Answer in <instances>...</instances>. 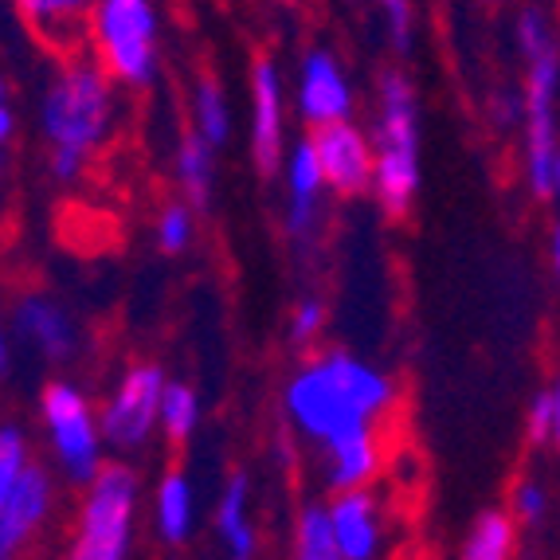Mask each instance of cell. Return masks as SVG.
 I'll return each mask as SVG.
<instances>
[{"label": "cell", "mask_w": 560, "mask_h": 560, "mask_svg": "<svg viewBox=\"0 0 560 560\" xmlns=\"http://www.w3.org/2000/svg\"><path fill=\"white\" fill-rule=\"evenodd\" d=\"M290 560H346L341 545L329 525L326 502H306L294 517V533H290Z\"/></svg>", "instance_id": "cell-21"}, {"label": "cell", "mask_w": 560, "mask_h": 560, "mask_svg": "<svg viewBox=\"0 0 560 560\" xmlns=\"http://www.w3.org/2000/svg\"><path fill=\"white\" fill-rule=\"evenodd\" d=\"M552 267H557V279H560V224L552 228Z\"/></svg>", "instance_id": "cell-36"}, {"label": "cell", "mask_w": 560, "mask_h": 560, "mask_svg": "<svg viewBox=\"0 0 560 560\" xmlns=\"http://www.w3.org/2000/svg\"><path fill=\"white\" fill-rule=\"evenodd\" d=\"M490 110H494V121L498 126H517V130H522V86H517V91H510V86H505V91H498L494 94V103H490Z\"/></svg>", "instance_id": "cell-31"}, {"label": "cell", "mask_w": 560, "mask_h": 560, "mask_svg": "<svg viewBox=\"0 0 560 560\" xmlns=\"http://www.w3.org/2000/svg\"><path fill=\"white\" fill-rule=\"evenodd\" d=\"M282 180H287V208H282V224L287 235L294 240H310L314 228H318L322 215V197H326V177H322L318 153H314V141L299 138L282 158Z\"/></svg>", "instance_id": "cell-14"}, {"label": "cell", "mask_w": 560, "mask_h": 560, "mask_svg": "<svg viewBox=\"0 0 560 560\" xmlns=\"http://www.w3.org/2000/svg\"><path fill=\"white\" fill-rule=\"evenodd\" d=\"M420 98L400 67L376 79L373 118V197L384 215L404 220L420 197Z\"/></svg>", "instance_id": "cell-4"}, {"label": "cell", "mask_w": 560, "mask_h": 560, "mask_svg": "<svg viewBox=\"0 0 560 560\" xmlns=\"http://www.w3.org/2000/svg\"><path fill=\"white\" fill-rule=\"evenodd\" d=\"M215 537L224 545L228 560H255L259 533L252 522V478L235 470L228 475L224 490L215 498Z\"/></svg>", "instance_id": "cell-18"}, {"label": "cell", "mask_w": 560, "mask_h": 560, "mask_svg": "<svg viewBox=\"0 0 560 560\" xmlns=\"http://www.w3.org/2000/svg\"><path fill=\"white\" fill-rule=\"evenodd\" d=\"M318 455H322V478H326L329 494L373 486L376 475H381V435H376V428L353 431L346 440L326 443Z\"/></svg>", "instance_id": "cell-16"}, {"label": "cell", "mask_w": 560, "mask_h": 560, "mask_svg": "<svg viewBox=\"0 0 560 560\" xmlns=\"http://www.w3.org/2000/svg\"><path fill=\"white\" fill-rule=\"evenodd\" d=\"M549 396H552V443H560V376L549 388Z\"/></svg>", "instance_id": "cell-34"}, {"label": "cell", "mask_w": 560, "mask_h": 560, "mask_svg": "<svg viewBox=\"0 0 560 560\" xmlns=\"http://www.w3.org/2000/svg\"><path fill=\"white\" fill-rule=\"evenodd\" d=\"M39 420L67 482L91 486L94 475L106 467V440L98 411L91 408L83 388L71 381H51L39 396Z\"/></svg>", "instance_id": "cell-7"}, {"label": "cell", "mask_w": 560, "mask_h": 560, "mask_svg": "<svg viewBox=\"0 0 560 560\" xmlns=\"http://www.w3.org/2000/svg\"><path fill=\"white\" fill-rule=\"evenodd\" d=\"M334 537L346 552V560H381L384 552V505L381 498L361 486V490H341L326 502Z\"/></svg>", "instance_id": "cell-13"}, {"label": "cell", "mask_w": 560, "mask_h": 560, "mask_svg": "<svg viewBox=\"0 0 560 560\" xmlns=\"http://www.w3.org/2000/svg\"><path fill=\"white\" fill-rule=\"evenodd\" d=\"M549 514V490H545L537 478H525V482L514 486V517L525 525H537Z\"/></svg>", "instance_id": "cell-29"}, {"label": "cell", "mask_w": 560, "mask_h": 560, "mask_svg": "<svg viewBox=\"0 0 560 560\" xmlns=\"http://www.w3.org/2000/svg\"><path fill=\"white\" fill-rule=\"evenodd\" d=\"M177 185H180V200L205 212L208 200H212V185H215V150L200 138L197 130H185L177 141Z\"/></svg>", "instance_id": "cell-20"}, {"label": "cell", "mask_w": 560, "mask_h": 560, "mask_svg": "<svg viewBox=\"0 0 560 560\" xmlns=\"http://www.w3.org/2000/svg\"><path fill=\"white\" fill-rule=\"evenodd\" d=\"M549 197H557V200H560V153H557V161H552V177H549Z\"/></svg>", "instance_id": "cell-35"}, {"label": "cell", "mask_w": 560, "mask_h": 560, "mask_svg": "<svg viewBox=\"0 0 560 560\" xmlns=\"http://www.w3.org/2000/svg\"><path fill=\"white\" fill-rule=\"evenodd\" d=\"M192 130H197L212 150L228 145V138H232V106H228V91H224V83H220L215 75H208V71L197 79V86H192Z\"/></svg>", "instance_id": "cell-22"}, {"label": "cell", "mask_w": 560, "mask_h": 560, "mask_svg": "<svg viewBox=\"0 0 560 560\" xmlns=\"http://www.w3.org/2000/svg\"><path fill=\"white\" fill-rule=\"evenodd\" d=\"M287 158V91L279 63L267 56L252 67V161L259 173H279Z\"/></svg>", "instance_id": "cell-12"}, {"label": "cell", "mask_w": 560, "mask_h": 560, "mask_svg": "<svg viewBox=\"0 0 560 560\" xmlns=\"http://www.w3.org/2000/svg\"><path fill=\"white\" fill-rule=\"evenodd\" d=\"M200 416H205V404H200V393L185 381H168L165 396H161V416H158V431H165V440L173 447L188 443L197 435Z\"/></svg>", "instance_id": "cell-24"}, {"label": "cell", "mask_w": 560, "mask_h": 560, "mask_svg": "<svg viewBox=\"0 0 560 560\" xmlns=\"http://www.w3.org/2000/svg\"><path fill=\"white\" fill-rule=\"evenodd\" d=\"M525 431H529V440H537V443L552 440V396L549 393L533 396L529 416H525Z\"/></svg>", "instance_id": "cell-30"}, {"label": "cell", "mask_w": 560, "mask_h": 560, "mask_svg": "<svg viewBox=\"0 0 560 560\" xmlns=\"http://www.w3.org/2000/svg\"><path fill=\"white\" fill-rule=\"evenodd\" d=\"M12 133H16V114H12L9 106H0V150L12 141Z\"/></svg>", "instance_id": "cell-33"}, {"label": "cell", "mask_w": 560, "mask_h": 560, "mask_svg": "<svg viewBox=\"0 0 560 560\" xmlns=\"http://www.w3.org/2000/svg\"><path fill=\"white\" fill-rule=\"evenodd\" d=\"M153 525L165 545H185L197 529V486L185 470H165L153 494Z\"/></svg>", "instance_id": "cell-19"}, {"label": "cell", "mask_w": 560, "mask_h": 560, "mask_svg": "<svg viewBox=\"0 0 560 560\" xmlns=\"http://www.w3.org/2000/svg\"><path fill=\"white\" fill-rule=\"evenodd\" d=\"M294 110L310 130L329 126V121H349L357 110V91L349 83L346 63L329 47H310L299 59L294 75Z\"/></svg>", "instance_id": "cell-9"}, {"label": "cell", "mask_w": 560, "mask_h": 560, "mask_svg": "<svg viewBox=\"0 0 560 560\" xmlns=\"http://www.w3.org/2000/svg\"><path fill=\"white\" fill-rule=\"evenodd\" d=\"M478 4H498V0H478Z\"/></svg>", "instance_id": "cell-39"}, {"label": "cell", "mask_w": 560, "mask_h": 560, "mask_svg": "<svg viewBox=\"0 0 560 560\" xmlns=\"http://www.w3.org/2000/svg\"><path fill=\"white\" fill-rule=\"evenodd\" d=\"M514 44L522 56V141L525 177L537 197H549L552 161L560 153V36L541 4L517 12Z\"/></svg>", "instance_id": "cell-3"}, {"label": "cell", "mask_w": 560, "mask_h": 560, "mask_svg": "<svg viewBox=\"0 0 560 560\" xmlns=\"http://www.w3.org/2000/svg\"><path fill=\"white\" fill-rule=\"evenodd\" d=\"M396 381L349 349H322L290 373L282 416L302 443L326 447L353 431H373L396 408Z\"/></svg>", "instance_id": "cell-1"}, {"label": "cell", "mask_w": 560, "mask_h": 560, "mask_svg": "<svg viewBox=\"0 0 560 560\" xmlns=\"http://www.w3.org/2000/svg\"><path fill=\"white\" fill-rule=\"evenodd\" d=\"M9 322L16 346L32 349L44 364H67L79 353V326L71 318V310L44 290L20 294Z\"/></svg>", "instance_id": "cell-11"}, {"label": "cell", "mask_w": 560, "mask_h": 560, "mask_svg": "<svg viewBox=\"0 0 560 560\" xmlns=\"http://www.w3.org/2000/svg\"><path fill=\"white\" fill-rule=\"evenodd\" d=\"M114 130V79L98 59H67L39 98V138L59 185H75Z\"/></svg>", "instance_id": "cell-2"}, {"label": "cell", "mask_w": 560, "mask_h": 560, "mask_svg": "<svg viewBox=\"0 0 560 560\" xmlns=\"http://www.w3.org/2000/svg\"><path fill=\"white\" fill-rule=\"evenodd\" d=\"M310 141H314V153H318L329 192L346 200L373 192V138L353 118L310 130Z\"/></svg>", "instance_id": "cell-10"}, {"label": "cell", "mask_w": 560, "mask_h": 560, "mask_svg": "<svg viewBox=\"0 0 560 560\" xmlns=\"http://www.w3.org/2000/svg\"><path fill=\"white\" fill-rule=\"evenodd\" d=\"M56 502V486L51 475L36 463H28V470L20 475L16 490L9 494L4 510H0V560H16L20 549L39 533V525L51 514Z\"/></svg>", "instance_id": "cell-15"}, {"label": "cell", "mask_w": 560, "mask_h": 560, "mask_svg": "<svg viewBox=\"0 0 560 560\" xmlns=\"http://www.w3.org/2000/svg\"><path fill=\"white\" fill-rule=\"evenodd\" d=\"M384 20V36L393 44L396 56H408L416 44V4L411 0H373Z\"/></svg>", "instance_id": "cell-27"}, {"label": "cell", "mask_w": 560, "mask_h": 560, "mask_svg": "<svg viewBox=\"0 0 560 560\" xmlns=\"http://www.w3.org/2000/svg\"><path fill=\"white\" fill-rule=\"evenodd\" d=\"M75 537L67 560H126L138 525L141 482L126 463H106L91 486H83Z\"/></svg>", "instance_id": "cell-6"}, {"label": "cell", "mask_w": 560, "mask_h": 560, "mask_svg": "<svg viewBox=\"0 0 560 560\" xmlns=\"http://www.w3.org/2000/svg\"><path fill=\"white\" fill-rule=\"evenodd\" d=\"M28 435L20 423H0V510L9 502V494L16 490L20 475L28 470Z\"/></svg>", "instance_id": "cell-26"}, {"label": "cell", "mask_w": 560, "mask_h": 560, "mask_svg": "<svg viewBox=\"0 0 560 560\" xmlns=\"http://www.w3.org/2000/svg\"><path fill=\"white\" fill-rule=\"evenodd\" d=\"M94 59L114 83L145 91L161 71V16L153 0H98L91 16Z\"/></svg>", "instance_id": "cell-5"}, {"label": "cell", "mask_w": 560, "mask_h": 560, "mask_svg": "<svg viewBox=\"0 0 560 560\" xmlns=\"http://www.w3.org/2000/svg\"><path fill=\"white\" fill-rule=\"evenodd\" d=\"M0 173H4V150H0Z\"/></svg>", "instance_id": "cell-38"}, {"label": "cell", "mask_w": 560, "mask_h": 560, "mask_svg": "<svg viewBox=\"0 0 560 560\" xmlns=\"http://www.w3.org/2000/svg\"><path fill=\"white\" fill-rule=\"evenodd\" d=\"M326 318H329V310H326V302L322 299H302L299 306H294V314H290V326H287V334H290V341L299 349H314L318 346V337H322V329H326Z\"/></svg>", "instance_id": "cell-28"}, {"label": "cell", "mask_w": 560, "mask_h": 560, "mask_svg": "<svg viewBox=\"0 0 560 560\" xmlns=\"http://www.w3.org/2000/svg\"><path fill=\"white\" fill-rule=\"evenodd\" d=\"M44 44L59 51H75L91 36V16L98 0H12Z\"/></svg>", "instance_id": "cell-17"}, {"label": "cell", "mask_w": 560, "mask_h": 560, "mask_svg": "<svg viewBox=\"0 0 560 560\" xmlns=\"http://www.w3.org/2000/svg\"><path fill=\"white\" fill-rule=\"evenodd\" d=\"M165 369L153 361L130 364L126 373L114 381L110 396L98 408V423H103V440L118 455H133L153 440L161 416V396H165Z\"/></svg>", "instance_id": "cell-8"}, {"label": "cell", "mask_w": 560, "mask_h": 560, "mask_svg": "<svg viewBox=\"0 0 560 560\" xmlns=\"http://www.w3.org/2000/svg\"><path fill=\"white\" fill-rule=\"evenodd\" d=\"M517 545V525L505 510H486L475 517V525L467 529V541L458 560H514Z\"/></svg>", "instance_id": "cell-23"}, {"label": "cell", "mask_w": 560, "mask_h": 560, "mask_svg": "<svg viewBox=\"0 0 560 560\" xmlns=\"http://www.w3.org/2000/svg\"><path fill=\"white\" fill-rule=\"evenodd\" d=\"M16 369V337H12V322L0 310V381H9Z\"/></svg>", "instance_id": "cell-32"}, {"label": "cell", "mask_w": 560, "mask_h": 560, "mask_svg": "<svg viewBox=\"0 0 560 560\" xmlns=\"http://www.w3.org/2000/svg\"><path fill=\"white\" fill-rule=\"evenodd\" d=\"M0 106H9V86H4V75H0Z\"/></svg>", "instance_id": "cell-37"}, {"label": "cell", "mask_w": 560, "mask_h": 560, "mask_svg": "<svg viewBox=\"0 0 560 560\" xmlns=\"http://www.w3.org/2000/svg\"><path fill=\"white\" fill-rule=\"evenodd\" d=\"M197 240V208L188 200H173L158 215V247L165 255H185Z\"/></svg>", "instance_id": "cell-25"}]
</instances>
